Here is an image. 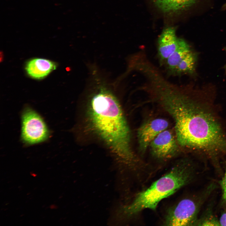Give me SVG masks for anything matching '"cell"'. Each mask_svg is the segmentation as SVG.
I'll use <instances>...</instances> for the list:
<instances>
[{"label":"cell","instance_id":"7","mask_svg":"<svg viewBox=\"0 0 226 226\" xmlns=\"http://www.w3.org/2000/svg\"><path fill=\"white\" fill-rule=\"evenodd\" d=\"M150 145L153 156L160 159L171 158L177 149L176 141L172 133L168 130H165L159 133Z\"/></svg>","mask_w":226,"mask_h":226},{"label":"cell","instance_id":"1","mask_svg":"<svg viewBox=\"0 0 226 226\" xmlns=\"http://www.w3.org/2000/svg\"><path fill=\"white\" fill-rule=\"evenodd\" d=\"M191 89L170 90L160 103L175 122L181 146L213 155H226V136L214 115L190 94Z\"/></svg>","mask_w":226,"mask_h":226},{"label":"cell","instance_id":"5","mask_svg":"<svg viewBox=\"0 0 226 226\" xmlns=\"http://www.w3.org/2000/svg\"><path fill=\"white\" fill-rule=\"evenodd\" d=\"M200 203L192 199L182 200L169 211L165 224L169 226L196 225Z\"/></svg>","mask_w":226,"mask_h":226},{"label":"cell","instance_id":"2","mask_svg":"<svg viewBox=\"0 0 226 226\" xmlns=\"http://www.w3.org/2000/svg\"><path fill=\"white\" fill-rule=\"evenodd\" d=\"M89 111L94 128L113 152L123 161L132 160L129 128L115 96L108 90L100 89L92 98Z\"/></svg>","mask_w":226,"mask_h":226},{"label":"cell","instance_id":"11","mask_svg":"<svg viewBox=\"0 0 226 226\" xmlns=\"http://www.w3.org/2000/svg\"><path fill=\"white\" fill-rule=\"evenodd\" d=\"M198 53L192 49L180 62L173 74V76H181L184 75L195 77L197 75L196 67Z\"/></svg>","mask_w":226,"mask_h":226},{"label":"cell","instance_id":"4","mask_svg":"<svg viewBox=\"0 0 226 226\" xmlns=\"http://www.w3.org/2000/svg\"><path fill=\"white\" fill-rule=\"evenodd\" d=\"M21 139L28 145L45 141L49 137L50 131L44 120L36 112L26 106L21 114Z\"/></svg>","mask_w":226,"mask_h":226},{"label":"cell","instance_id":"8","mask_svg":"<svg viewBox=\"0 0 226 226\" xmlns=\"http://www.w3.org/2000/svg\"><path fill=\"white\" fill-rule=\"evenodd\" d=\"M179 39L173 27L167 28L162 32L158 38L157 46L158 56L160 64H164L175 50Z\"/></svg>","mask_w":226,"mask_h":226},{"label":"cell","instance_id":"13","mask_svg":"<svg viewBox=\"0 0 226 226\" xmlns=\"http://www.w3.org/2000/svg\"><path fill=\"white\" fill-rule=\"evenodd\" d=\"M197 225L202 226L220 225L219 220L212 215H209L203 218L200 221H198Z\"/></svg>","mask_w":226,"mask_h":226},{"label":"cell","instance_id":"14","mask_svg":"<svg viewBox=\"0 0 226 226\" xmlns=\"http://www.w3.org/2000/svg\"><path fill=\"white\" fill-rule=\"evenodd\" d=\"M222 190L223 197L226 203V168L224 176L220 182Z\"/></svg>","mask_w":226,"mask_h":226},{"label":"cell","instance_id":"3","mask_svg":"<svg viewBox=\"0 0 226 226\" xmlns=\"http://www.w3.org/2000/svg\"><path fill=\"white\" fill-rule=\"evenodd\" d=\"M192 176V170L188 163H179L148 188L138 194L131 203L124 208V212L131 215L145 209L155 210L161 200L188 183Z\"/></svg>","mask_w":226,"mask_h":226},{"label":"cell","instance_id":"16","mask_svg":"<svg viewBox=\"0 0 226 226\" xmlns=\"http://www.w3.org/2000/svg\"><path fill=\"white\" fill-rule=\"evenodd\" d=\"M224 50H225V51H226V48H225ZM223 68H224V70L225 73L226 74V63L224 65V67H223Z\"/></svg>","mask_w":226,"mask_h":226},{"label":"cell","instance_id":"6","mask_svg":"<svg viewBox=\"0 0 226 226\" xmlns=\"http://www.w3.org/2000/svg\"><path fill=\"white\" fill-rule=\"evenodd\" d=\"M168 126V121L163 118L150 120L143 122L139 127L137 132L140 151L144 153L153 139L161 132L166 130Z\"/></svg>","mask_w":226,"mask_h":226},{"label":"cell","instance_id":"9","mask_svg":"<svg viewBox=\"0 0 226 226\" xmlns=\"http://www.w3.org/2000/svg\"><path fill=\"white\" fill-rule=\"evenodd\" d=\"M56 67V63L51 60L40 58H35L29 61L26 63L25 70L28 75L37 79L45 78Z\"/></svg>","mask_w":226,"mask_h":226},{"label":"cell","instance_id":"12","mask_svg":"<svg viewBox=\"0 0 226 226\" xmlns=\"http://www.w3.org/2000/svg\"><path fill=\"white\" fill-rule=\"evenodd\" d=\"M156 5L165 12L181 11L188 8L197 0H153Z\"/></svg>","mask_w":226,"mask_h":226},{"label":"cell","instance_id":"10","mask_svg":"<svg viewBox=\"0 0 226 226\" xmlns=\"http://www.w3.org/2000/svg\"><path fill=\"white\" fill-rule=\"evenodd\" d=\"M191 50L190 46L183 39H179L177 46L175 51L167 58L165 64L167 73L172 76L176 67L185 56Z\"/></svg>","mask_w":226,"mask_h":226},{"label":"cell","instance_id":"15","mask_svg":"<svg viewBox=\"0 0 226 226\" xmlns=\"http://www.w3.org/2000/svg\"><path fill=\"white\" fill-rule=\"evenodd\" d=\"M219 221L220 225L226 226V212L221 215Z\"/></svg>","mask_w":226,"mask_h":226}]
</instances>
